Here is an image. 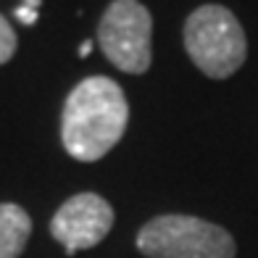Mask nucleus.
<instances>
[{"instance_id": "f257e3e1", "label": "nucleus", "mask_w": 258, "mask_h": 258, "mask_svg": "<svg viewBox=\"0 0 258 258\" xmlns=\"http://www.w3.org/2000/svg\"><path fill=\"white\" fill-rule=\"evenodd\" d=\"M129 119L124 90L108 77H87L69 92L61 113V140L77 161H98L119 143Z\"/></svg>"}, {"instance_id": "f03ea898", "label": "nucleus", "mask_w": 258, "mask_h": 258, "mask_svg": "<svg viewBox=\"0 0 258 258\" xmlns=\"http://www.w3.org/2000/svg\"><path fill=\"white\" fill-rule=\"evenodd\" d=\"M184 50L211 79H227L245 63L248 40L229 8L208 3L184 21Z\"/></svg>"}, {"instance_id": "7ed1b4c3", "label": "nucleus", "mask_w": 258, "mask_h": 258, "mask_svg": "<svg viewBox=\"0 0 258 258\" xmlns=\"http://www.w3.org/2000/svg\"><path fill=\"white\" fill-rule=\"evenodd\" d=\"M137 248L148 258H234V240L227 229L198 216L166 214L140 229Z\"/></svg>"}, {"instance_id": "20e7f679", "label": "nucleus", "mask_w": 258, "mask_h": 258, "mask_svg": "<svg viewBox=\"0 0 258 258\" xmlns=\"http://www.w3.org/2000/svg\"><path fill=\"white\" fill-rule=\"evenodd\" d=\"M153 19L140 0H113L98 24V42L105 58L126 74H145L153 61L150 50Z\"/></svg>"}, {"instance_id": "39448f33", "label": "nucleus", "mask_w": 258, "mask_h": 258, "mask_svg": "<svg viewBox=\"0 0 258 258\" xmlns=\"http://www.w3.org/2000/svg\"><path fill=\"white\" fill-rule=\"evenodd\" d=\"M113 227V208L105 198L95 192H79L55 211L50 219V234L66 248V253H79L95 248L105 240Z\"/></svg>"}, {"instance_id": "423d86ee", "label": "nucleus", "mask_w": 258, "mask_h": 258, "mask_svg": "<svg viewBox=\"0 0 258 258\" xmlns=\"http://www.w3.org/2000/svg\"><path fill=\"white\" fill-rule=\"evenodd\" d=\"M32 234V219L16 203H0V258H19Z\"/></svg>"}, {"instance_id": "0eeeda50", "label": "nucleus", "mask_w": 258, "mask_h": 258, "mask_svg": "<svg viewBox=\"0 0 258 258\" xmlns=\"http://www.w3.org/2000/svg\"><path fill=\"white\" fill-rule=\"evenodd\" d=\"M16 45H19V40H16L14 27H11V24H8V19L0 14V66L8 63L11 58H14Z\"/></svg>"}, {"instance_id": "6e6552de", "label": "nucleus", "mask_w": 258, "mask_h": 258, "mask_svg": "<svg viewBox=\"0 0 258 258\" xmlns=\"http://www.w3.org/2000/svg\"><path fill=\"white\" fill-rule=\"evenodd\" d=\"M40 14V0H24L19 8H16V19L24 21V24H34Z\"/></svg>"}, {"instance_id": "1a4fd4ad", "label": "nucleus", "mask_w": 258, "mask_h": 258, "mask_svg": "<svg viewBox=\"0 0 258 258\" xmlns=\"http://www.w3.org/2000/svg\"><path fill=\"white\" fill-rule=\"evenodd\" d=\"M90 48H92V42L87 40L85 45H82V50H79V55H87V53H90Z\"/></svg>"}]
</instances>
